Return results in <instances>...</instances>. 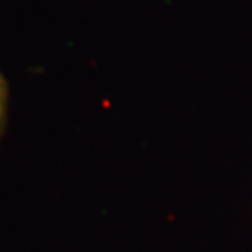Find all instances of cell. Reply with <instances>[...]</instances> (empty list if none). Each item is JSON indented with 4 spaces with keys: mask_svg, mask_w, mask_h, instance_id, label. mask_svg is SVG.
<instances>
[{
    "mask_svg": "<svg viewBox=\"0 0 252 252\" xmlns=\"http://www.w3.org/2000/svg\"><path fill=\"white\" fill-rule=\"evenodd\" d=\"M6 120H8V82L0 71V138L6 129Z\"/></svg>",
    "mask_w": 252,
    "mask_h": 252,
    "instance_id": "obj_1",
    "label": "cell"
}]
</instances>
